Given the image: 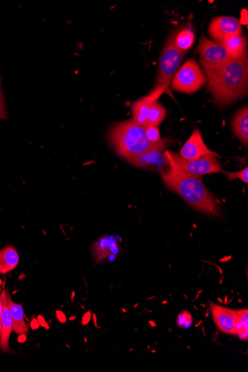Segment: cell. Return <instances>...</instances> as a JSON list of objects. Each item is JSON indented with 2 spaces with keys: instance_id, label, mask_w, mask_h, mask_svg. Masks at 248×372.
I'll return each mask as SVG.
<instances>
[{
  "instance_id": "obj_1",
  "label": "cell",
  "mask_w": 248,
  "mask_h": 372,
  "mask_svg": "<svg viewBox=\"0 0 248 372\" xmlns=\"http://www.w3.org/2000/svg\"><path fill=\"white\" fill-rule=\"evenodd\" d=\"M207 80V88L218 106H225L245 97L248 91L247 56L230 58Z\"/></svg>"
},
{
  "instance_id": "obj_2",
  "label": "cell",
  "mask_w": 248,
  "mask_h": 372,
  "mask_svg": "<svg viewBox=\"0 0 248 372\" xmlns=\"http://www.w3.org/2000/svg\"><path fill=\"white\" fill-rule=\"evenodd\" d=\"M161 175L166 187L180 196L188 205L204 214L220 216V204L206 187L202 177L187 174L171 167Z\"/></svg>"
},
{
  "instance_id": "obj_3",
  "label": "cell",
  "mask_w": 248,
  "mask_h": 372,
  "mask_svg": "<svg viewBox=\"0 0 248 372\" xmlns=\"http://www.w3.org/2000/svg\"><path fill=\"white\" fill-rule=\"evenodd\" d=\"M110 142L117 154L127 160L153 147L147 139L145 127L132 119L113 127Z\"/></svg>"
},
{
  "instance_id": "obj_4",
  "label": "cell",
  "mask_w": 248,
  "mask_h": 372,
  "mask_svg": "<svg viewBox=\"0 0 248 372\" xmlns=\"http://www.w3.org/2000/svg\"><path fill=\"white\" fill-rule=\"evenodd\" d=\"M184 55L185 53L174 46L171 39L169 40L162 52L155 87L147 95L148 97L158 100L166 92L171 85L178 70L180 69Z\"/></svg>"
},
{
  "instance_id": "obj_5",
  "label": "cell",
  "mask_w": 248,
  "mask_h": 372,
  "mask_svg": "<svg viewBox=\"0 0 248 372\" xmlns=\"http://www.w3.org/2000/svg\"><path fill=\"white\" fill-rule=\"evenodd\" d=\"M165 156L171 167L187 174L202 177L222 172L221 164L213 156H207L195 160H186L168 150L165 151Z\"/></svg>"
},
{
  "instance_id": "obj_6",
  "label": "cell",
  "mask_w": 248,
  "mask_h": 372,
  "mask_svg": "<svg viewBox=\"0 0 248 372\" xmlns=\"http://www.w3.org/2000/svg\"><path fill=\"white\" fill-rule=\"evenodd\" d=\"M207 82L208 80L202 69L195 59H191L178 70L171 86L175 92L193 94L204 87Z\"/></svg>"
},
{
  "instance_id": "obj_7",
  "label": "cell",
  "mask_w": 248,
  "mask_h": 372,
  "mask_svg": "<svg viewBox=\"0 0 248 372\" xmlns=\"http://www.w3.org/2000/svg\"><path fill=\"white\" fill-rule=\"evenodd\" d=\"M195 52L200 55V65L207 78L230 59L221 44L215 43L204 35L202 36Z\"/></svg>"
},
{
  "instance_id": "obj_8",
  "label": "cell",
  "mask_w": 248,
  "mask_h": 372,
  "mask_svg": "<svg viewBox=\"0 0 248 372\" xmlns=\"http://www.w3.org/2000/svg\"><path fill=\"white\" fill-rule=\"evenodd\" d=\"M132 120L144 127L149 126L160 127L166 117L165 108L158 102L147 96L139 99L131 109Z\"/></svg>"
},
{
  "instance_id": "obj_9",
  "label": "cell",
  "mask_w": 248,
  "mask_h": 372,
  "mask_svg": "<svg viewBox=\"0 0 248 372\" xmlns=\"http://www.w3.org/2000/svg\"><path fill=\"white\" fill-rule=\"evenodd\" d=\"M166 140L160 145L155 146L146 152L137 155L128 162L140 168L160 169V174L170 168L168 160L165 156Z\"/></svg>"
},
{
  "instance_id": "obj_10",
  "label": "cell",
  "mask_w": 248,
  "mask_h": 372,
  "mask_svg": "<svg viewBox=\"0 0 248 372\" xmlns=\"http://www.w3.org/2000/svg\"><path fill=\"white\" fill-rule=\"evenodd\" d=\"M210 36L221 43L224 39L242 33L240 20L233 17H218L214 18L208 27Z\"/></svg>"
},
{
  "instance_id": "obj_11",
  "label": "cell",
  "mask_w": 248,
  "mask_h": 372,
  "mask_svg": "<svg viewBox=\"0 0 248 372\" xmlns=\"http://www.w3.org/2000/svg\"><path fill=\"white\" fill-rule=\"evenodd\" d=\"M207 156L220 158V156L214 151L207 147L200 131L195 129L189 139L181 149L180 156L186 160H195Z\"/></svg>"
},
{
  "instance_id": "obj_12",
  "label": "cell",
  "mask_w": 248,
  "mask_h": 372,
  "mask_svg": "<svg viewBox=\"0 0 248 372\" xmlns=\"http://www.w3.org/2000/svg\"><path fill=\"white\" fill-rule=\"evenodd\" d=\"M213 320L222 333L234 335L236 310L213 304L210 301Z\"/></svg>"
},
{
  "instance_id": "obj_13",
  "label": "cell",
  "mask_w": 248,
  "mask_h": 372,
  "mask_svg": "<svg viewBox=\"0 0 248 372\" xmlns=\"http://www.w3.org/2000/svg\"><path fill=\"white\" fill-rule=\"evenodd\" d=\"M0 296H1L3 305L2 334L1 340H0V348H1L3 353H13L12 350L9 347L10 336H11L12 331H14L13 320L7 304L5 289L3 290Z\"/></svg>"
},
{
  "instance_id": "obj_14",
  "label": "cell",
  "mask_w": 248,
  "mask_h": 372,
  "mask_svg": "<svg viewBox=\"0 0 248 372\" xmlns=\"http://www.w3.org/2000/svg\"><path fill=\"white\" fill-rule=\"evenodd\" d=\"M6 295L10 313H11L13 320L14 331L19 336L28 335L29 333V327L25 320L23 306L21 304L15 303L8 290H6Z\"/></svg>"
},
{
  "instance_id": "obj_15",
  "label": "cell",
  "mask_w": 248,
  "mask_h": 372,
  "mask_svg": "<svg viewBox=\"0 0 248 372\" xmlns=\"http://www.w3.org/2000/svg\"><path fill=\"white\" fill-rule=\"evenodd\" d=\"M118 253L117 243L113 237H102L95 243L93 254L95 259L102 261Z\"/></svg>"
},
{
  "instance_id": "obj_16",
  "label": "cell",
  "mask_w": 248,
  "mask_h": 372,
  "mask_svg": "<svg viewBox=\"0 0 248 372\" xmlns=\"http://www.w3.org/2000/svg\"><path fill=\"white\" fill-rule=\"evenodd\" d=\"M220 44L225 47L230 58L239 59L247 56V40L242 34L228 37Z\"/></svg>"
},
{
  "instance_id": "obj_17",
  "label": "cell",
  "mask_w": 248,
  "mask_h": 372,
  "mask_svg": "<svg viewBox=\"0 0 248 372\" xmlns=\"http://www.w3.org/2000/svg\"><path fill=\"white\" fill-rule=\"evenodd\" d=\"M232 129L236 136L246 147L248 145V109L242 108L238 112L232 122Z\"/></svg>"
},
{
  "instance_id": "obj_18",
  "label": "cell",
  "mask_w": 248,
  "mask_h": 372,
  "mask_svg": "<svg viewBox=\"0 0 248 372\" xmlns=\"http://www.w3.org/2000/svg\"><path fill=\"white\" fill-rule=\"evenodd\" d=\"M19 261L17 250L12 246H8L0 250V274L6 275L15 269Z\"/></svg>"
},
{
  "instance_id": "obj_19",
  "label": "cell",
  "mask_w": 248,
  "mask_h": 372,
  "mask_svg": "<svg viewBox=\"0 0 248 372\" xmlns=\"http://www.w3.org/2000/svg\"><path fill=\"white\" fill-rule=\"evenodd\" d=\"M174 46L180 51L186 53L193 45L195 35L190 28H184L178 32L176 36L171 39Z\"/></svg>"
},
{
  "instance_id": "obj_20",
  "label": "cell",
  "mask_w": 248,
  "mask_h": 372,
  "mask_svg": "<svg viewBox=\"0 0 248 372\" xmlns=\"http://www.w3.org/2000/svg\"><path fill=\"white\" fill-rule=\"evenodd\" d=\"M145 129L147 139L153 147L160 145L164 142V140L162 138L158 127L149 126L145 127Z\"/></svg>"
},
{
  "instance_id": "obj_21",
  "label": "cell",
  "mask_w": 248,
  "mask_h": 372,
  "mask_svg": "<svg viewBox=\"0 0 248 372\" xmlns=\"http://www.w3.org/2000/svg\"><path fill=\"white\" fill-rule=\"evenodd\" d=\"M193 317L188 310H183L178 315L177 318V326L182 328H189L193 324Z\"/></svg>"
},
{
  "instance_id": "obj_22",
  "label": "cell",
  "mask_w": 248,
  "mask_h": 372,
  "mask_svg": "<svg viewBox=\"0 0 248 372\" xmlns=\"http://www.w3.org/2000/svg\"><path fill=\"white\" fill-rule=\"evenodd\" d=\"M228 180H234L236 179H240L242 183H248V168L238 171V172H227L225 173Z\"/></svg>"
},
{
  "instance_id": "obj_23",
  "label": "cell",
  "mask_w": 248,
  "mask_h": 372,
  "mask_svg": "<svg viewBox=\"0 0 248 372\" xmlns=\"http://www.w3.org/2000/svg\"><path fill=\"white\" fill-rule=\"evenodd\" d=\"M8 119L6 106L1 86V78H0V120Z\"/></svg>"
},
{
  "instance_id": "obj_24",
  "label": "cell",
  "mask_w": 248,
  "mask_h": 372,
  "mask_svg": "<svg viewBox=\"0 0 248 372\" xmlns=\"http://www.w3.org/2000/svg\"><path fill=\"white\" fill-rule=\"evenodd\" d=\"M3 310V301H2L1 296H0V340H1V334H2Z\"/></svg>"
},
{
  "instance_id": "obj_25",
  "label": "cell",
  "mask_w": 248,
  "mask_h": 372,
  "mask_svg": "<svg viewBox=\"0 0 248 372\" xmlns=\"http://www.w3.org/2000/svg\"><path fill=\"white\" fill-rule=\"evenodd\" d=\"M89 320H90V313H88L86 314V315L83 318V324H88Z\"/></svg>"
},
{
  "instance_id": "obj_26",
  "label": "cell",
  "mask_w": 248,
  "mask_h": 372,
  "mask_svg": "<svg viewBox=\"0 0 248 372\" xmlns=\"http://www.w3.org/2000/svg\"><path fill=\"white\" fill-rule=\"evenodd\" d=\"M149 324H150L152 327H156L157 326V325L155 324V323H154L153 321H151V320L149 321Z\"/></svg>"
},
{
  "instance_id": "obj_27",
  "label": "cell",
  "mask_w": 248,
  "mask_h": 372,
  "mask_svg": "<svg viewBox=\"0 0 248 372\" xmlns=\"http://www.w3.org/2000/svg\"><path fill=\"white\" fill-rule=\"evenodd\" d=\"M227 298H228L227 296H226L225 298V303L224 304L225 305H227Z\"/></svg>"
},
{
  "instance_id": "obj_28",
  "label": "cell",
  "mask_w": 248,
  "mask_h": 372,
  "mask_svg": "<svg viewBox=\"0 0 248 372\" xmlns=\"http://www.w3.org/2000/svg\"><path fill=\"white\" fill-rule=\"evenodd\" d=\"M218 300H219V301H220V303L224 304V303H223V301L222 300V299H220V298H218Z\"/></svg>"
},
{
  "instance_id": "obj_29",
  "label": "cell",
  "mask_w": 248,
  "mask_h": 372,
  "mask_svg": "<svg viewBox=\"0 0 248 372\" xmlns=\"http://www.w3.org/2000/svg\"><path fill=\"white\" fill-rule=\"evenodd\" d=\"M166 304H167V301H166H166H164L163 303H162L163 305Z\"/></svg>"
}]
</instances>
